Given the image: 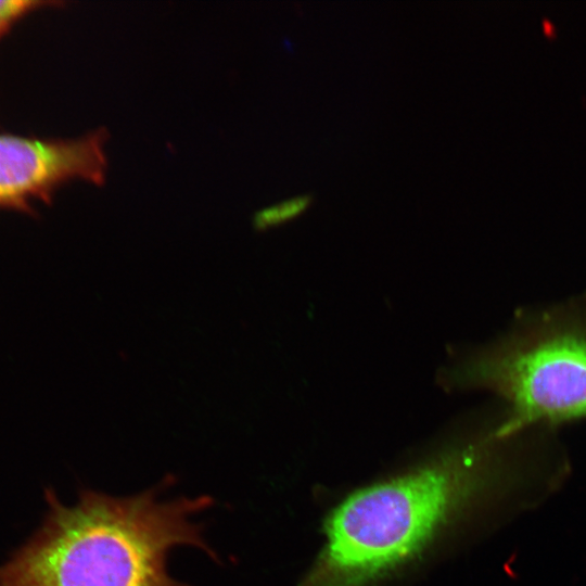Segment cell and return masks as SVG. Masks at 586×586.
I'll list each match as a JSON object with an SVG mask.
<instances>
[{"label": "cell", "mask_w": 586, "mask_h": 586, "mask_svg": "<svg viewBox=\"0 0 586 586\" xmlns=\"http://www.w3.org/2000/svg\"><path fill=\"white\" fill-rule=\"evenodd\" d=\"M109 133L98 129L78 139H40L0 133V208L33 213V202H52L65 182L105 181Z\"/></svg>", "instance_id": "277c9868"}, {"label": "cell", "mask_w": 586, "mask_h": 586, "mask_svg": "<svg viewBox=\"0 0 586 586\" xmlns=\"http://www.w3.org/2000/svg\"><path fill=\"white\" fill-rule=\"evenodd\" d=\"M314 202L313 194H301L258 212L254 224L257 229H266L285 222L304 213Z\"/></svg>", "instance_id": "5b68a950"}, {"label": "cell", "mask_w": 586, "mask_h": 586, "mask_svg": "<svg viewBox=\"0 0 586 586\" xmlns=\"http://www.w3.org/2000/svg\"><path fill=\"white\" fill-rule=\"evenodd\" d=\"M58 4L63 3L34 0H0V39L25 15L41 7Z\"/></svg>", "instance_id": "8992f818"}, {"label": "cell", "mask_w": 586, "mask_h": 586, "mask_svg": "<svg viewBox=\"0 0 586 586\" xmlns=\"http://www.w3.org/2000/svg\"><path fill=\"white\" fill-rule=\"evenodd\" d=\"M542 479L531 438L501 434L494 422L433 461L347 497L328 519L324 548L298 586H370L484 495L534 501Z\"/></svg>", "instance_id": "6da1fadb"}, {"label": "cell", "mask_w": 586, "mask_h": 586, "mask_svg": "<svg viewBox=\"0 0 586 586\" xmlns=\"http://www.w3.org/2000/svg\"><path fill=\"white\" fill-rule=\"evenodd\" d=\"M170 482L130 496L85 488L72 505L47 491L46 519L0 565V586H191L171 576L168 558L190 546L219 562L194 520L214 499L162 498Z\"/></svg>", "instance_id": "7a4b0ae2"}, {"label": "cell", "mask_w": 586, "mask_h": 586, "mask_svg": "<svg viewBox=\"0 0 586 586\" xmlns=\"http://www.w3.org/2000/svg\"><path fill=\"white\" fill-rule=\"evenodd\" d=\"M462 388L502 400V426L558 430L586 419V293L518 310L508 330L453 373Z\"/></svg>", "instance_id": "3957f363"}]
</instances>
